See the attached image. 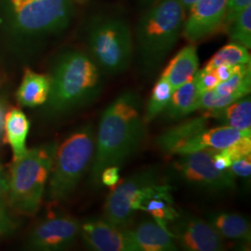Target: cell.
I'll use <instances>...</instances> for the list:
<instances>
[{
  "label": "cell",
  "mask_w": 251,
  "mask_h": 251,
  "mask_svg": "<svg viewBox=\"0 0 251 251\" xmlns=\"http://www.w3.org/2000/svg\"><path fill=\"white\" fill-rule=\"evenodd\" d=\"M145 122L140 95L134 90L120 93L102 112L95 151L90 165V181L100 183L101 171L110 166H121L140 148Z\"/></svg>",
  "instance_id": "6da1fadb"
},
{
  "label": "cell",
  "mask_w": 251,
  "mask_h": 251,
  "mask_svg": "<svg viewBox=\"0 0 251 251\" xmlns=\"http://www.w3.org/2000/svg\"><path fill=\"white\" fill-rule=\"evenodd\" d=\"M50 90L46 111L61 117L91 104L102 89L100 70L89 54L68 50L61 54L51 68Z\"/></svg>",
  "instance_id": "7a4b0ae2"
},
{
  "label": "cell",
  "mask_w": 251,
  "mask_h": 251,
  "mask_svg": "<svg viewBox=\"0 0 251 251\" xmlns=\"http://www.w3.org/2000/svg\"><path fill=\"white\" fill-rule=\"evenodd\" d=\"M71 0H0V30L25 45L60 34L72 20Z\"/></svg>",
  "instance_id": "3957f363"
},
{
  "label": "cell",
  "mask_w": 251,
  "mask_h": 251,
  "mask_svg": "<svg viewBox=\"0 0 251 251\" xmlns=\"http://www.w3.org/2000/svg\"><path fill=\"white\" fill-rule=\"evenodd\" d=\"M185 14L180 0H160L139 20L135 43L139 64L145 75H152L177 44Z\"/></svg>",
  "instance_id": "277c9868"
},
{
  "label": "cell",
  "mask_w": 251,
  "mask_h": 251,
  "mask_svg": "<svg viewBox=\"0 0 251 251\" xmlns=\"http://www.w3.org/2000/svg\"><path fill=\"white\" fill-rule=\"evenodd\" d=\"M57 146L52 143L27 149L21 158L12 161L6 197L16 212L33 216L39 210Z\"/></svg>",
  "instance_id": "5b68a950"
},
{
  "label": "cell",
  "mask_w": 251,
  "mask_h": 251,
  "mask_svg": "<svg viewBox=\"0 0 251 251\" xmlns=\"http://www.w3.org/2000/svg\"><path fill=\"white\" fill-rule=\"evenodd\" d=\"M94 151L95 131L90 123L75 129L57 146L48 180V198L50 201L69 199L89 170Z\"/></svg>",
  "instance_id": "8992f818"
},
{
  "label": "cell",
  "mask_w": 251,
  "mask_h": 251,
  "mask_svg": "<svg viewBox=\"0 0 251 251\" xmlns=\"http://www.w3.org/2000/svg\"><path fill=\"white\" fill-rule=\"evenodd\" d=\"M90 57L108 75L126 72L133 58L134 41L129 24L118 16L95 19L88 29Z\"/></svg>",
  "instance_id": "52a82bcc"
},
{
  "label": "cell",
  "mask_w": 251,
  "mask_h": 251,
  "mask_svg": "<svg viewBox=\"0 0 251 251\" xmlns=\"http://www.w3.org/2000/svg\"><path fill=\"white\" fill-rule=\"evenodd\" d=\"M165 182L157 167L137 171L111 191L104 204V220L118 228L127 229L144 200L161 190Z\"/></svg>",
  "instance_id": "ba28073f"
},
{
  "label": "cell",
  "mask_w": 251,
  "mask_h": 251,
  "mask_svg": "<svg viewBox=\"0 0 251 251\" xmlns=\"http://www.w3.org/2000/svg\"><path fill=\"white\" fill-rule=\"evenodd\" d=\"M218 150H201L179 154L172 162V172L194 188L210 194H224L235 188V176L228 169L219 171L213 164Z\"/></svg>",
  "instance_id": "9c48e42d"
},
{
  "label": "cell",
  "mask_w": 251,
  "mask_h": 251,
  "mask_svg": "<svg viewBox=\"0 0 251 251\" xmlns=\"http://www.w3.org/2000/svg\"><path fill=\"white\" fill-rule=\"evenodd\" d=\"M80 234V223L70 216H55L42 221L32 230L27 247L33 251H64Z\"/></svg>",
  "instance_id": "30bf717a"
},
{
  "label": "cell",
  "mask_w": 251,
  "mask_h": 251,
  "mask_svg": "<svg viewBox=\"0 0 251 251\" xmlns=\"http://www.w3.org/2000/svg\"><path fill=\"white\" fill-rule=\"evenodd\" d=\"M168 231L178 248L187 251H221L223 238L206 221L195 216H180L168 225Z\"/></svg>",
  "instance_id": "8fae6325"
},
{
  "label": "cell",
  "mask_w": 251,
  "mask_h": 251,
  "mask_svg": "<svg viewBox=\"0 0 251 251\" xmlns=\"http://www.w3.org/2000/svg\"><path fill=\"white\" fill-rule=\"evenodd\" d=\"M227 0H198L189 9L181 35L191 44L223 31Z\"/></svg>",
  "instance_id": "7c38bea8"
},
{
  "label": "cell",
  "mask_w": 251,
  "mask_h": 251,
  "mask_svg": "<svg viewBox=\"0 0 251 251\" xmlns=\"http://www.w3.org/2000/svg\"><path fill=\"white\" fill-rule=\"evenodd\" d=\"M83 242L95 251H137L127 229L118 228L104 219H90L80 224Z\"/></svg>",
  "instance_id": "4fadbf2b"
},
{
  "label": "cell",
  "mask_w": 251,
  "mask_h": 251,
  "mask_svg": "<svg viewBox=\"0 0 251 251\" xmlns=\"http://www.w3.org/2000/svg\"><path fill=\"white\" fill-rule=\"evenodd\" d=\"M210 120L203 114L202 116L181 121L159 135L155 141V145L166 154L179 155L186 144L209 127Z\"/></svg>",
  "instance_id": "5bb4252c"
},
{
  "label": "cell",
  "mask_w": 251,
  "mask_h": 251,
  "mask_svg": "<svg viewBox=\"0 0 251 251\" xmlns=\"http://www.w3.org/2000/svg\"><path fill=\"white\" fill-rule=\"evenodd\" d=\"M127 232L137 251H178L171 233L153 220L144 221Z\"/></svg>",
  "instance_id": "9a60e30c"
},
{
  "label": "cell",
  "mask_w": 251,
  "mask_h": 251,
  "mask_svg": "<svg viewBox=\"0 0 251 251\" xmlns=\"http://www.w3.org/2000/svg\"><path fill=\"white\" fill-rule=\"evenodd\" d=\"M247 135H251V129L238 130L225 125L208 127L186 144L179 154L201 150H224Z\"/></svg>",
  "instance_id": "2e32d148"
},
{
  "label": "cell",
  "mask_w": 251,
  "mask_h": 251,
  "mask_svg": "<svg viewBox=\"0 0 251 251\" xmlns=\"http://www.w3.org/2000/svg\"><path fill=\"white\" fill-rule=\"evenodd\" d=\"M199 59L198 50L194 45L182 48L168 63L161 76L171 84L173 90L193 80L198 71Z\"/></svg>",
  "instance_id": "e0dca14e"
},
{
  "label": "cell",
  "mask_w": 251,
  "mask_h": 251,
  "mask_svg": "<svg viewBox=\"0 0 251 251\" xmlns=\"http://www.w3.org/2000/svg\"><path fill=\"white\" fill-rule=\"evenodd\" d=\"M50 90V76L25 69L23 80L16 92L19 104L25 107H36L45 104Z\"/></svg>",
  "instance_id": "ac0fdd59"
},
{
  "label": "cell",
  "mask_w": 251,
  "mask_h": 251,
  "mask_svg": "<svg viewBox=\"0 0 251 251\" xmlns=\"http://www.w3.org/2000/svg\"><path fill=\"white\" fill-rule=\"evenodd\" d=\"M30 122L23 111L12 108L4 117V143L9 144L13 153V160L21 158L27 151V135Z\"/></svg>",
  "instance_id": "d6986e66"
},
{
  "label": "cell",
  "mask_w": 251,
  "mask_h": 251,
  "mask_svg": "<svg viewBox=\"0 0 251 251\" xmlns=\"http://www.w3.org/2000/svg\"><path fill=\"white\" fill-rule=\"evenodd\" d=\"M206 222L211 225L223 239L246 241L251 239V225L243 216L231 212H213L209 213Z\"/></svg>",
  "instance_id": "ffe728a7"
},
{
  "label": "cell",
  "mask_w": 251,
  "mask_h": 251,
  "mask_svg": "<svg viewBox=\"0 0 251 251\" xmlns=\"http://www.w3.org/2000/svg\"><path fill=\"white\" fill-rule=\"evenodd\" d=\"M204 115L238 130L251 129V100L245 96L228 106L204 110Z\"/></svg>",
  "instance_id": "44dd1931"
},
{
  "label": "cell",
  "mask_w": 251,
  "mask_h": 251,
  "mask_svg": "<svg viewBox=\"0 0 251 251\" xmlns=\"http://www.w3.org/2000/svg\"><path fill=\"white\" fill-rule=\"evenodd\" d=\"M173 187L169 183L164 188L156 192L151 198L144 200L141 206V211L147 212L152 220L168 231V225L179 215L174 207V201L171 196Z\"/></svg>",
  "instance_id": "7402d4cb"
},
{
  "label": "cell",
  "mask_w": 251,
  "mask_h": 251,
  "mask_svg": "<svg viewBox=\"0 0 251 251\" xmlns=\"http://www.w3.org/2000/svg\"><path fill=\"white\" fill-rule=\"evenodd\" d=\"M198 94L194 79L173 90L168 105L162 112L163 119L175 122L193 113V106Z\"/></svg>",
  "instance_id": "603a6c76"
},
{
  "label": "cell",
  "mask_w": 251,
  "mask_h": 251,
  "mask_svg": "<svg viewBox=\"0 0 251 251\" xmlns=\"http://www.w3.org/2000/svg\"><path fill=\"white\" fill-rule=\"evenodd\" d=\"M248 63H251V54L248 49L240 44L232 42L219 50L206 63L203 69L209 71L215 70L217 67L224 64L238 65Z\"/></svg>",
  "instance_id": "cb8c5ba5"
},
{
  "label": "cell",
  "mask_w": 251,
  "mask_h": 251,
  "mask_svg": "<svg viewBox=\"0 0 251 251\" xmlns=\"http://www.w3.org/2000/svg\"><path fill=\"white\" fill-rule=\"evenodd\" d=\"M173 89L171 84L165 78L160 77L152 88L150 99L144 113V120L145 124L152 122L158 116H160L164 109L168 105Z\"/></svg>",
  "instance_id": "d4e9b609"
},
{
  "label": "cell",
  "mask_w": 251,
  "mask_h": 251,
  "mask_svg": "<svg viewBox=\"0 0 251 251\" xmlns=\"http://www.w3.org/2000/svg\"><path fill=\"white\" fill-rule=\"evenodd\" d=\"M251 63H248L244 64L229 79L219 83L214 90L220 95L238 94L245 97L251 93Z\"/></svg>",
  "instance_id": "484cf974"
},
{
  "label": "cell",
  "mask_w": 251,
  "mask_h": 251,
  "mask_svg": "<svg viewBox=\"0 0 251 251\" xmlns=\"http://www.w3.org/2000/svg\"><path fill=\"white\" fill-rule=\"evenodd\" d=\"M230 39L248 50L251 48V6L244 9L227 29Z\"/></svg>",
  "instance_id": "4316f807"
},
{
  "label": "cell",
  "mask_w": 251,
  "mask_h": 251,
  "mask_svg": "<svg viewBox=\"0 0 251 251\" xmlns=\"http://www.w3.org/2000/svg\"><path fill=\"white\" fill-rule=\"evenodd\" d=\"M243 98L238 94H229V95H220L214 90H207L198 94L196 100L193 112L197 110H208V109H218L230 105L237 100Z\"/></svg>",
  "instance_id": "83f0119b"
},
{
  "label": "cell",
  "mask_w": 251,
  "mask_h": 251,
  "mask_svg": "<svg viewBox=\"0 0 251 251\" xmlns=\"http://www.w3.org/2000/svg\"><path fill=\"white\" fill-rule=\"evenodd\" d=\"M251 6V0H227L223 31L227 32V29L242 13L243 10Z\"/></svg>",
  "instance_id": "f1b7e54d"
},
{
  "label": "cell",
  "mask_w": 251,
  "mask_h": 251,
  "mask_svg": "<svg viewBox=\"0 0 251 251\" xmlns=\"http://www.w3.org/2000/svg\"><path fill=\"white\" fill-rule=\"evenodd\" d=\"M194 80L199 93L207 90H214L216 86L220 83L215 70L207 71L205 69H201L198 71L194 77Z\"/></svg>",
  "instance_id": "f546056e"
},
{
  "label": "cell",
  "mask_w": 251,
  "mask_h": 251,
  "mask_svg": "<svg viewBox=\"0 0 251 251\" xmlns=\"http://www.w3.org/2000/svg\"><path fill=\"white\" fill-rule=\"evenodd\" d=\"M225 150L233 162L251 154V135L244 136Z\"/></svg>",
  "instance_id": "4dcf8cb0"
},
{
  "label": "cell",
  "mask_w": 251,
  "mask_h": 251,
  "mask_svg": "<svg viewBox=\"0 0 251 251\" xmlns=\"http://www.w3.org/2000/svg\"><path fill=\"white\" fill-rule=\"evenodd\" d=\"M229 170L235 177L238 176L244 179H250L251 176V154L234 160Z\"/></svg>",
  "instance_id": "1f68e13d"
},
{
  "label": "cell",
  "mask_w": 251,
  "mask_h": 251,
  "mask_svg": "<svg viewBox=\"0 0 251 251\" xmlns=\"http://www.w3.org/2000/svg\"><path fill=\"white\" fill-rule=\"evenodd\" d=\"M120 170L118 166H110L101 171L100 182L108 187H114L120 180Z\"/></svg>",
  "instance_id": "d6a6232c"
},
{
  "label": "cell",
  "mask_w": 251,
  "mask_h": 251,
  "mask_svg": "<svg viewBox=\"0 0 251 251\" xmlns=\"http://www.w3.org/2000/svg\"><path fill=\"white\" fill-rule=\"evenodd\" d=\"M16 224L9 215L6 204L0 199V235L7 234L14 231Z\"/></svg>",
  "instance_id": "836d02e7"
},
{
  "label": "cell",
  "mask_w": 251,
  "mask_h": 251,
  "mask_svg": "<svg viewBox=\"0 0 251 251\" xmlns=\"http://www.w3.org/2000/svg\"><path fill=\"white\" fill-rule=\"evenodd\" d=\"M233 160L231 159V157L225 149L216 151L213 155V164L216 169H218L219 171H226L230 169Z\"/></svg>",
  "instance_id": "e575fe53"
},
{
  "label": "cell",
  "mask_w": 251,
  "mask_h": 251,
  "mask_svg": "<svg viewBox=\"0 0 251 251\" xmlns=\"http://www.w3.org/2000/svg\"><path fill=\"white\" fill-rule=\"evenodd\" d=\"M244 64H238V65H228V64H224L215 69L216 75L219 78L220 83L224 81L229 79L233 74L238 72Z\"/></svg>",
  "instance_id": "d590c367"
},
{
  "label": "cell",
  "mask_w": 251,
  "mask_h": 251,
  "mask_svg": "<svg viewBox=\"0 0 251 251\" xmlns=\"http://www.w3.org/2000/svg\"><path fill=\"white\" fill-rule=\"evenodd\" d=\"M8 192V176L0 164V199H3L7 196Z\"/></svg>",
  "instance_id": "8d00e7d4"
},
{
  "label": "cell",
  "mask_w": 251,
  "mask_h": 251,
  "mask_svg": "<svg viewBox=\"0 0 251 251\" xmlns=\"http://www.w3.org/2000/svg\"><path fill=\"white\" fill-rule=\"evenodd\" d=\"M198 0H180L183 9L185 10V12H188L189 9L192 8V6L197 2Z\"/></svg>",
  "instance_id": "74e56055"
},
{
  "label": "cell",
  "mask_w": 251,
  "mask_h": 251,
  "mask_svg": "<svg viewBox=\"0 0 251 251\" xmlns=\"http://www.w3.org/2000/svg\"><path fill=\"white\" fill-rule=\"evenodd\" d=\"M4 111H3V107L0 105V137L3 134L4 132Z\"/></svg>",
  "instance_id": "f35d334b"
},
{
  "label": "cell",
  "mask_w": 251,
  "mask_h": 251,
  "mask_svg": "<svg viewBox=\"0 0 251 251\" xmlns=\"http://www.w3.org/2000/svg\"><path fill=\"white\" fill-rule=\"evenodd\" d=\"M142 1V3L144 4V6H146V7H151L152 5H154L155 3H157L158 1H160V0H141Z\"/></svg>",
  "instance_id": "ab89813d"
},
{
  "label": "cell",
  "mask_w": 251,
  "mask_h": 251,
  "mask_svg": "<svg viewBox=\"0 0 251 251\" xmlns=\"http://www.w3.org/2000/svg\"><path fill=\"white\" fill-rule=\"evenodd\" d=\"M75 1H76V2H78V3H84V2H86L87 0H75Z\"/></svg>",
  "instance_id": "60d3db41"
}]
</instances>
